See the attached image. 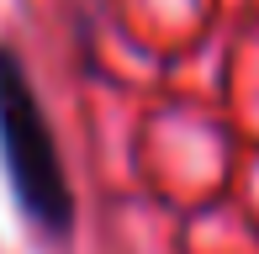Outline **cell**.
<instances>
[{
	"instance_id": "cell-1",
	"label": "cell",
	"mask_w": 259,
	"mask_h": 254,
	"mask_svg": "<svg viewBox=\"0 0 259 254\" xmlns=\"http://www.w3.org/2000/svg\"><path fill=\"white\" fill-rule=\"evenodd\" d=\"M0 164H6V180L16 191V201L27 206V217H37L48 233L74 228V191L58 164L53 127L42 117V101L21 59L6 43H0Z\"/></svg>"
}]
</instances>
